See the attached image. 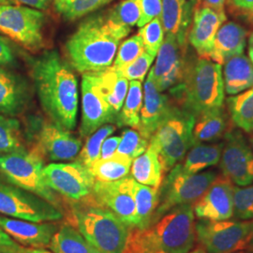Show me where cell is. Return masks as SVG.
Wrapping results in <instances>:
<instances>
[{
    "instance_id": "obj_52",
    "label": "cell",
    "mask_w": 253,
    "mask_h": 253,
    "mask_svg": "<svg viewBox=\"0 0 253 253\" xmlns=\"http://www.w3.org/2000/svg\"><path fill=\"white\" fill-rule=\"evenodd\" d=\"M23 253H53L49 251H46L44 249H34V248H30V249H27L25 248Z\"/></svg>"
},
{
    "instance_id": "obj_58",
    "label": "cell",
    "mask_w": 253,
    "mask_h": 253,
    "mask_svg": "<svg viewBox=\"0 0 253 253\" xmlns=\"http://www.w3.org/2000/svg\"><path fill=\"white\" fill-rule=\"evenodd\" d=\"M198 2H199V0H198Z\"/></svg>"
},
{
    "instance_id": "obj_56",
    "label": "cell",
    "mask_w": 253,
    "mask_h": 253,
    "mask_svg": "<svg viewBox=\"0 0 253 253\" xmlns=\"http://www.w3.org/2000/svg\"><path fill=\"white\" fill-rule=\"evenodd\" d=\"M252 17H253V16H252Z\"/></svg>"
},
{
    "instance_id": "obj_36",
    "label": "cell",
    "mask_w": 253,
    "mask_h": 253,
    "mask_svg": "<svg viewBox=\"0 0 253 253\" xmlns=\"http://www.w3.org/2000/svg\"><path fill=\"white\" fill-rule=\"evenodd\" d=\"M113 0H54L55 11L64 19L82 18L107 5Z\"/></svg>"
},
{
    "instance_id": "obj_1",
    "label": "cell",
    "mask_w": 253,
    "mask_h": 253,
    "mask_svg": "<svg viewBox=\"0 0 253 253\" xmlns=\"http://www.w3.org/2000/svg\"><path fill=\"white\" fill-rule=\"evenodd\" d=\"M30 75L41 105L52 122L68 130L77 123L79 89L73 68L56 51L29 61Z\"/></svg>"
},
{
    "instance_id": "obj_15",
    "label": "cell",
    "mask_w": 253,
    "mask_h": 253,
    "mask_svg": "<svg viewBox=\"0 0 253 253\" xmlns=\"http://www.w3.org/2000/svg\"><path fill=\"white\" fill-rule=\"evenodd\" d=\"M81 88L80 133L83 137H88L100 126L115 123L117 116L105 98L98 73H84Z\"/></svg>"
},
{
    "instance_id": "obj_21",
    "label": "cell",
    "mask_w": 253,
    "mask_h": 253,
    "mask_svg": "<svg viewBox=\"0 0 253 253\" xmlns=\"http://www.w3.org/2000/svg\"><path fill=\"white\" fill-rule=\"evenodd\" d=\"M30 99L27 80L9 67L0 66V114L18 117L26 111Z\"/></svg>"
},
{
    "instance_id": "obj_4",
    "label": "cell",
    "mask_w": 253,
    "mask_h": 253,
    "mask_svg": "<svg viewBox=\"0 0 253 253\" xmlns=\"http://www.w3.org/2000/svg\"><path fill=\"white\" fill-rule=\"evenodd\" d=\"M170 91L178 106L195 117L222 107L225 89L221 66L202 57L188 59L183 80Z\"/></svg>"
},
{
    "instance_id": "obj_10",
    "label": "cell",
    "mask_w": 253,
    "mask_h": 253,
    "mask_svg": "<svg viewBox=\"0 0 253 253\" xmlns=\"http://www.w3.org/2000/svg\"><path fill=\"white\" fill-rule=\"evenodd\" d=\"M0 215L34 222L58 221L63 212L48 201L0 179Z\"/></svg>"
},
{
    "instance_id": "obj_6",
    "label": "cell",
    "mask_w": 253,
    "mask_h": 253,
    "mask_svg": "<svg viewBox=\"0 0 253 253\" xmlns=\"http://www.w3.org/2000/svg\"><path fill=\"white\" fill-rule=\"evenodd\" d=\"M196 117L186 109L171 104L149 140L159 154L163 173L180 163L193 145Z\"/></svg>"
},
{
    "instance_id": "obj_50",
    "label": "cell",
    "mask_w": 253,
    "mask_h": 253,
    "mask_svg": "<svg viewBox=\"0 0 253 253\" xmlns=\"http://www.w3.org/2000/svg\"><path fill=\"white\" fill-rule=\"evenodd\" d=\"M201 1V0H199ZM226 0H202V6L209 7L218 12H225L224 5Z\"/></svg>"
},
{
    "instance_id": "obj_25",
    "label": "cell",
    "mask_w": 253,
    "mask_h": 253,
    "mask_svg": "<svg viewBox=\"0 0 253 253\" xmlns=\"http://www.w3.org/2000/svg\"><path fill=\"white\" fill-rule=\"evenodd\" d=\"M227 131L228 118L222 107L208 110L196 117L192 134L193 145L215 143L224 137Z\"/></svg>"
},
{
    "instance_id": "obj_11",
    "label": "cell",
    "mask_w": 253,
    "mask_h": 253,
    "mask_svg": "<svg viewBox=\"0 0 253 253\" xmlns=\"http://www.w3.org/2000/svg\"><path fill=\"white\" fill-rule=\"evenodd\" d=\"M71 130L39 118L28 122L27 136L33 141V150L52 162L71 161L78 157L82 141L73 135Z\"/></svg>"
},
{
    "instance_id": "obj_35",
    "label": "cell",
    "mask_w": 253,
    "mask_h": 253,
    "mask_svg": "<svg viewBox=\"0 0 253 253\" xmlns=\"http://www.w3.org/2000/svg\"><path fill=\"white\" fill-rule=\"evenodd\" d=\"M26 149V140L20 121L0 114V155Z\"/></svg>"
},
{
    "instance_id": "obj_3",
    "label": "cell",
    "mask_w": 253,
    "mask_h": 253,
    "mask_svg": "<svg viewBox=\"0 0 253 253\" xmlns=\"http://www.w3.org/2000/svg\"><path fill=\"white\" fill-rule=\"evenodd\" d=\"M195 239L193 205H182L145 229H131L125 253H189Z\"/></svg>"
},
{
    "instance_id": "obj_27",
    "label": "cell",
    "mask_w": 253,
    "mask_h": 253,
    "mask_svg": "<svg viewBox=\"0 0 253 253\" xmlns=\"http://www.w3.org/2000/svg\"><path fill=\"white\" fill-rule=\"evenodd\" d=\"M130 171L131 176L138 183L160 188L163 182V166L153 145L148 144L145 152L132 161Z\"/></svg>"
},
{
    "instance_id": "obj_14",
    "label": "cell",
    "mask_w": 253,
    "mask_h": 253,
    "mask_svg": "<svg viewBox=\"0 0 253 253\" xmlns=\"http://www.w3.org/2000/svg\"><path fill=\"white\" fill-rule=\"evenodd\" d=\"M43 175L52 190L75 202L88 198L96 181L89 169L79 162L51 163L44 166Z\"/></svg>"
},
{
    "instance_id": "obj_9",
    "label": "cell",
    "mask_w": 253,
    "mask_h": 253,
    "mask_svg": "<svg viewBox=\"0 0 253 253\" xmlns=\"http://www.w3.org/2000/svg\"><path fill=\"white\" fill-rule=\"evenodd\" d=\"M45 15L40 9L22 5H0V33L27 50L43 45Z\"/></svg>"
},
{
    "instance_id": "obj_22",
    "label": "cell",
    "mask_w": 253,
    "mask_h": 253,
    "mask_svg": "<svg viewBox=\"0 0 253 253\" xmlns=\"http://www.w3.org/2000/svg\"><path fill=\"white\" fill-rule=\"evenodd\" d=\"M161 21L166 35L174 37L181 45H187L188 33L198 0H162Z\"/></svg>"
},
{
    "instance_id": "obj_54",
    "label": "cell",
    "mask_w": 253,
    "mask_h": 253,
    "mask_svg": "<svg viewBox=\"0 0 253 253\" xmlns=\"http://www.w3.org/2000/svg\"><path fill=\"white\" fill-rule=\"evenodd\" d=\"M0 5H13L11 0H0Z\"/></svg>"
},
{
    "instance_id": "obj_29",
    "label": "cell",
    "mask_w": 253,
    "mask_h": 253,
    "mask_svg": "<svg viewBox=\"0 0 253 253\" xmlns=\"http://www.w3.org/2000/svg\"><path fill=\"white\" fill-rule=\"evenodd\" d=\"M97 73L109 105L114 114L118 116L126 99L128 90V80L120 75L112 66Z\"/></svg>"
},
{
    "instance_id": "obj_5",
    "label": "cell",
    "mask_w": 253,
    "mask_h": 253,
    "mask_svg": "<svg viewBox=\"0 0 253 253\" xmlns=\"http://www.w3.org/2000/svg\"><path fill=\"white\" fill-rule=\"evenodd\" d=\"M73 224L101 253H125L131 229L112 211L85 203L73 205Z\"/></svg>"
},
{
    "instance_id": "obj_57",
    "label": "cell",
    "mask_w": 253,
    "mask_h": 253,
    "mask_svg": "<svg viewBox=\"0 0 253 253\" xmlns=\"http://www.w3.org/2000/svg\"></svg>"
},
{
    "instance_id": "obj_48",
    "label": "cell",
    "mask_w": 253,
    "mask_h": 253,
    "mask_svg": "<svg viewBox=\"0 0 253 253\" xmlns=\"http://www.w3.org/2000/svg\"><path fill=\"white\" fill-rule=\"evenodd\" d=\"M228 6L237 14L253 16V0H228Z\"/></svg>"
},
{
    "instance_id": "obj_16",
    "label": "cell",
    "mask_w": 253,
    "mask_h": 253,
    "mask_svg": "<svg viewBox=\"0 0 253 253\" xmlns=\"http://www.w3.org/2000/svg\"><path fill=\"white\" fill-rule=\"evenodd\" d=\"M220 158L222 174L238 187L253 183V152L239 130L227 131Z\"/></svg>"
},
{
    "instance_id": "obj_40",
    "label": "cell",
    "mask_w": 253,
    "mask_h": 253,
    "mask_svg": "<svg viewBox=\"0 0 253 253\" xmlns=\"http://www.w3.org/2000/svg\"><path fill=\"white\" fill-rule=\"evenodd\" d=\"M138 35L141 37L145 52L156 56L164 41V29L161 18H155L144 27H140Z\"/></svg>"
},
{
    "instance_id": "obj_17",
    "label": "cell",
    "mask_w": 253,
    "mask_h": 253,
    "mask_svg": "<svg viewBox=\"0 0 253 253\" xmlns=\"http://www.w3.org/2000/svg\"><path fill=\"white\" fill-rule=\"evenodd\" d=\"M187 45H181L174 37L166 35L149 75L159 91L171 89L183 80L188 57Z\"/></svg>"
},
{
    "instance_id": "obj_33",
    "label": "cell",
    "mask_w": 253,
    "mask_h": 253,
    "mask_svg": "<svg viewBox=\"0 0 253 253\" xmlns=\"http://www.w3.org/2000/svg\"><path fill=\"white\" fill-rule=\"evenodd\" d=\"M231 118L236 126L253 132V87L227 99Z\"/></svg>"
},
{
    "instance_id": "obj_53",
    "label": "cell",
    "mask_w": 253,
    "mask_h": 253,
    "mask_svg": "<svg viewBox=\"0 0 253 253\" xmlns=\"http://www.w3.org/2000/svg\"><path fill=\"white\" fill-rule=\"evenodd\" d=\"M248 249L253 253V222L252 225V231H251V235H250V241L248 245Z\"/></svg>"
},
{
    "instance_id": "obj_42",
    "label": "cell",
    "mask_w": 253,
    "mask_h": 253,
    "mask_svg": "<svg viewBox=\"0 0 253 253\" xmlns=\"http://www.w3.org/2000/svg\"><path fill=\"white\" fill-rule=\"evenodd\" d=\"M234 216L239 220L253 218V183L234 188Z\"/></svg>"
},
{
    "instance_id": "obj_39",
    "label": "cell",
    "mask_w": 253,
    "mask_h": 253,
    "mask_svg": "<svg viewBox=\"0 0 253 253\" xmlns=\"http://www.w3.org/2000/svg\"><path fill=\"white\" fill-rule=\"evenodd\" d=\"M148 144L149 141L137 129L126 128L123 130L122 135L120 136V142L116 155L128 158L133 161L145 152Z\"/></svg>"
},
{
    "instance_id": "obj_34",
    "label": "cell",
    "mask_w": 253,
    "mask_h": 253,
    "mask_svg": "<svg viewBox=\"0 0 253 253\" xmlns=\"http://www.w3.org/2000/svg\"><path fill=\"white\" fill-rule=\"evenodd\" d=\"M131 163L132 160L115 155L106 160L99 159L88 169L95 180L112 182L127 176Z\"/></svg>"
},
{
    "instance_id": "obj_47",
    "label": "cell",
    "mask_w": 253,
    "mask_h": 253,
    "mask_svg": "<svg viewBox=\"0 0 253 253\" xmlns=\"http://www.w3.org/2000/svg\"><path fill=\"white\" fill-rule=\"evenodd\" d=\"M119 142H120V136H113V137L106 138L101 145L100 159L106 160L114 157L117 152Z\"/></svg>"
},
{
    "instance_id": "obj_51",
    "label": "cell",
    "mask_w": 253,
    "mask_h": 253,
    "mask_svg": "<svg viewBox=\"0 0 253 253\" xmlns=\"http://www.w3.org/2000/svg\"><path fill=\"white\" fill-rule=\"evenodd\" d=\"M248 52H249V58L251 59L252 63L253 65V32L251 34L250 39H249V49H248Z\"/></svg>"
},
{
    "instance_id": "obj_43",
    "label": "cell",
    "mask_w": 253,
    "mask_h": 253,
    "mask_svg": "<svg viewBox=\"0 0 253 253\" xmlns=\"http://www.w3.org/2000/svg\"><path fill=\"white\" fill-rule=\"evenodd\" d=\"M154 58L155 56L145 51L133 62L116 71L125 77L126 80L143 82L149 68L151 67V64L153 63Z\"/></svg>"
},
{
    "instance_id": "obj_26",
    "label": "cell",
    "mask_w": 253,
    "mask_h": 253,
    "mask_svg": "<svg viewBox=\"0 0 253 253\" xmlns=\"http://www.w3.org/2000/svg\"><path fill=\"white\" fill-rule=\"evenodd\" d=\"M224 89L229 95H236L253 87V65L244 54L228 59L224 64Z\"/></svg>"
},
{
    "instance_id": "obj_45",
    "label": "cell",
    "mask_w": 253,
    "mask_h": 253,
    "mask_svg": "<svg viewBox=\"0 0 253 253\" xmlns=\"http://www.w3.org/2000/svg\"><path fill=\"white\" fill-rule=\"evenodd\" d=\"M16 65V55L6 37L0 35V66L11 68Z\"/></svg>"
},
{
    "instance_id": "obj_24",
    "label": "cell",
    "mask_w": 253,
    "mask_h": 253,
    "mask_svg": "<svg viewBox=\"0 0 253 253\" xmlns=\"http://www.w3.org/2000/svg\"><path fill=\"white\" fill-rule=\"evenodd\" d=\"M247 30L235 22H227L217 30L208 59L224 65L233 56L244 53Z\"/></svg>"
},
{
    "instance_id": "obj_18",
    "label": "cell",
    "mask_w": 253,
    "mask_h": 253,
    "mask_svg": "<svg viewBox=\"0 0 253 253\" xmlns=\"http://www.w3.org/2000/svg\"><path fill=\"white\" fill-rule=\"evenodd\" d=\"M234 185L223 174L210 185L208 190L194 203L193 211L199 219L212 221L227 220L234 217Z\"/></svg>"
},
{
    "instance_id": "obj_28",
    "label": "cell",
    "mask_w": 253,
    "mask_h": 253,
    "mask_svg": "<svg viewBox=\"0 0 253 253\" xmlns=\"http://www.w3.org/2000/svg\"><path fill=\"white\" fill-rule=\"evenodd\" d=\"M49 248L54 253H101L75 227L68 223L58 227Z\"/></svg>"
},
{
    "instance_id": "obj_38",
    "label": "cell",
    "mask_w": 253,
    "mask_h": 253,
    "mask_svg": "<svg viewBox=\"0 0 253 253\" xmlns=\"http://www.w3.org/2000/svg\"><path fill=\"white\" fill-rule=\"evenodd\" d=\"M109 19L118 27L130 28L137 26L141 18L138 0H123L106 12Z\"/></svg>"
},
{
    "instance_id": "obj_49",
    "label": "cell",
    "mask_w": 253,
    "mask_h": 253,
    "mask_svg": "<svg viewBox=\"0 0 253 253\" xmlns=\"http://www.w3.org/2000/svg\"><path fill=\"white\" fill-rule=\"evenodd\" d=\"M13 5H22L37 9H46L50 0H11Z\"/></svg>"
},
{
    "instance_id": "obj_19",
    "label": "cell",
    "mask_w": 253,
    "mask_h": 253,
    "mask_svg": "<svg viewBox=\"0 0 253 253\" xmlns=\"http://www.w3.org/2000/svg\"><path fill=\"white\" fill-rule=\"evenodd\" d=\"M226 19L225 12L197 5L188 33V41L199 57L208 59L217 30Z\"/></svg>"
},
{
    "instance_id": "obj_41",
    "label": "cell",
    "mask_w": 253,
    "mask_h": 253,
    "mask_svg": "<svg viewBox=\"0 0 253 253\" xmlns=\"http://www.w3.org/2000/svg\"><path fill=\"white\" fill-rule=\"evenodd\" d=\"M118 50L117 58L112 65L115 70H120L133 62L145 52V47L141 37L137 34L123 42Z\"/></svg>"
},
{
    "instance_id": "obj_12",
    "label": "cell",
    "mask_w": 253,
    "mask_h": 253,
    "mask_svg": "<svg viewBox=\"0 0 253 253\" xmlns=\"http://www.w3.org/2000/svg\"><path fill=\"white\" fill-rule=\"evenodd\" d=\"M252 221L200 219L195 223L196 236L206 253H235L248 249Z\"/></svg>"
},
{
    "instance_id": "obj_30",
    "label": "cell",
    "mask_w": 253,
    "mask_h": 253,
    "mask_svg": "<svg viewBox=\"0 0 253 253\" xmlns=\"http://www.w3.org/2000/svg\"><path fill=\"white\" fill-rule=\"evenodd\" d=\"M222 149L223 143L193 145L190 147V151H188L182 167L189 173L201 172L219 163Z\"/></svg>"
},
{
    "instance_id": "obj_13",
    "label": "cell",
    "mask_w": 253,
    "mask_h": 253,
    "mask_svg": "<svg viewBox=\"0 0 253 253\" xmlns=\"http://www.w3.org/2000/svg\"><path fill=\"white\" fill-rule=\"evenodd\" d=\"M134 182L133 177L128 175L112 182L96 180L86 203L109 209L133 229L136 227Z\"/></svg>"
},
{
    "instance_id": "obj_23",
    "label": "cell",
    "mask_w": 253,
    "mask_h": 253,
    "mask_svg": "<svg viewBox=\"0 0 253 253\" xmlns=\"http://www.w3.org/2000/svg\"><path fill=\"white\" fill-rule=\"evenodd\" d=\"M171 105L167 95L157 88L151 76L148 74L144 86L143 105L140 111V122L136 128L148 141L162 122Z\"/></svg>"
},
{
    "instance_id": "obj_32",
    "label": "cell",
    "mask_w": 253,
    "mask_h": 253,
    "mask_svg": "<svg viewBox=\"0 0 253 253\" xmlns=\"http://www.w3.org/2000/svg\"><path fill=\"white\" fill-rule=\"evenodd\" d=\"M143 86L141 82L130 81L123 106L115 123L119 126H130L136 129L140 122V111L143 105Z\"/></svg>"
},
{
    "instance_id": "obj_31",
    "label": "cell",
    "mask_w": 253,
    "mask_h": 253,
    "mask_svg": "<svg viewBox=\"0 0 253 253\" xmlns=\"http://www.w3.org/2000/svg\"><path fill=\"white\" fill-rule=\"evenodd\" d=\"M133 194L135 200L136 227L145 229L150 225L159 203V189L134 182Z\"/></svg>"
},
{
    "instance_id": "obj_2",
    "label": "cell",
    "mask_w": 253,
    "mask_h": 253,
    "mask_svg": "<svg viewBox=\"0 0 253 253\" xmlns=\"http://www.w3.org/2000/svg\"><path fill=\"white\" fill-rule=\"evenodd\" d=\"M130 30L114 24L106 12L91 15L67 41L65 50L69 64L82 73L107 69L114 63L119 42Z\"/></svg>"
},
{
    "instance_id": "obj_55",
    "label": "cell",
    "mask_w": 253,
    "mask_h": 253,
    "mask_svg": "<svg viewBox=\"0 0 253 253\" xmlns=\"http://www.w3.org/2000/svg\"><path fill=\"white\" fill-rule=\"evenodd\" d=\"M251 134H252V135L250 137V143H251V147H252L253 152V132H252Z\"/></svg>"
},
{
    "instance_id": "obj_37",
    "label": "cell",
    "mask_w": 253,
    "mask_h": 253,
    "mask_svg": "<svg viewBox=\"0 0 253 253\" xmlns=\"http://www.w3.org/2000/svg\"><path fill=\"white\" fill-rule=\"evenodd\" d=\"M116 130V126L107 124L100 126L94 133L88 136L86 143L82 147L77 162L89 168L91 165L100 159V149L104 140Z\"/></svg>"
},
{
    "instance_id": "obj_44",
    "label": "cell",
    "mask_w": 253,
    "mask_h": 253,
    "mask_svg": "<svg viewBox=\"0 0 253 253\" xmlns=\"http://www.w3.org/2000/svg\"><path fill=\"white\" fill-rule=\"evenodd\" d=\"M138 3L141 10V18L137 27H144L153 19L161 17L163 9L162 0H138Z\"/></svg>"
},
{
    "instance_id": "obj_8",
    "label": "cell",
    "mask_w": 253,
    "mask_h": 253,
    "mask_svg": "<svg viewBox=\"0 0 253 253\" xmlns=\"http://www.w3.org/2000/svg\"><path fill=\"white\" fill-rule=\"evenodd\" d=\"M217 177L215 171L189 173L181 163L175 164L159 188V203L151 223L172 208L193 205Z\"/></svg>"
},
{
    "instance_id": "obj_46",
    "label": "cell",
    "mask_w": 253,
    "mask_h": 253,
    "mask_svg": "<svg viewBox=\"0 0 253 253\" xmlns=\"http://www.w3.org/2000/svg\"><path fill=\"white\" fill-rule=\"evenodd\" d=\"M25 248L13 240L0 227V253H23Z\"/></svg>"
},
{
    "instance_id": "obj_7",
    "label": "cell",
    "mask_w": 253,
    "mask_h": 253,
    "mask_svg": "<svg viewBox=\"0 0 253 253\" xmlns=\"http://www.w3.org/2000/svg\"><path fill=\"white\" fill-rule=\"evenodd\" d=\"M43 168V158L33 149L0 155V174L4 180L36 194L61 210V200L46 183Z\"/></svg>"
},
{
    "instance_id": "obj_20",
    "label": "cell",
    "mask_w": 253,
    "mask_h": 253,
    "mask_svg": "<svg viewBox=\"0 0 253 253\" xmlns=\"http://www.w3.org/2000/svg\"><path fill=\"white\" fill-rule=\"evenodd\" d=\"M0 227L21 246L34 249L49 247L58 225L54 221L34 222L0 216Z\"/></svg>"
}]
</instances>
